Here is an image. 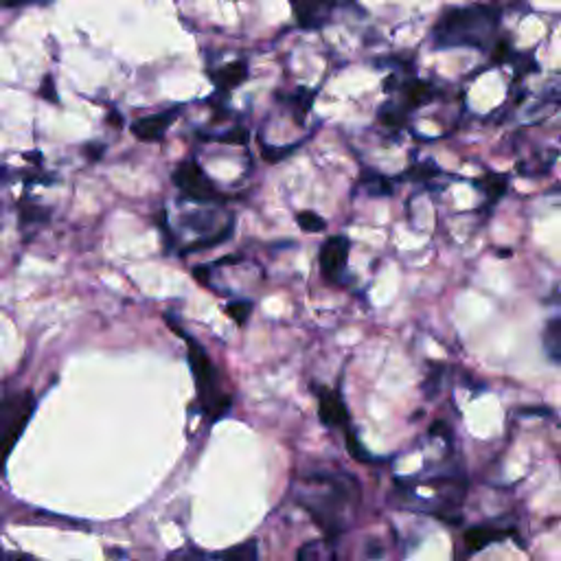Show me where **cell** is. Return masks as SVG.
<instances>
[{
	"label": "cell",
	"instance_id": "cell-9",
	"mask_svg": "<svg viewBox=\"0 0 561 561\" xmlns=\"http://www.w3.org/2000/svg\"><path fill=\"white\" fill-rule=\"evenodd\" d=\"M507 535L509 533L503 531L500 526H487V524H482V526H473L465 533V546L469 553H478V550L487 549L494 542L504 540Z\"/></svg>",
	"mask_w": 561,
	"mask_h": 561
},
{
	"label": "cell",
	"instance_id": "cell-10",
	"mask_svg": "<svg viewBox=\"0 0 561 561\" xmlns=\"http://www.w3.org/2000/svg\"><path fill=\"white\" fill-rule=\"evenodd\" d=\"M173 117H176V114L163 112L150 119H141V121H136L134 126H132V132L142 141H158L160 136H163V132L167 130L169 123L173 121Z\"/></svg>",
	"mask_w": 561,
	"mask_h": 561
},
{
	"label": "cell",
	"instance_id": "cell-1",
	"mask_svg": "<svg viewBox=\"0 0 561 561\" xmlns=\"http://www.w3.org/2000/svg\"><path fill=\"white\" fill-rule=\"evenodd\" d=\"M294 503L305 509L325 537L335 540L347 533L360 513L362 487L349 472H307L294 478Z\"/></svg>",
	"mask_w": 561,
	"mask_h": 561
},
{
	"label": "cell",
	"instance_id": "cell-2",
	"mask_svg": "<svg viewBox=\"0 0 561 561\" xmlns=\"http://www.w3.org/2000/svg\"><path fill=\"white\" fill-rule=\"evenodd\" d=\"M498 7L494 4H469V7H450L441 13L432 29L436 49H485L494 31L500 25Z\"/></svg>",
	"mask_w": 561,
	"mask_h": 561
},
{
	"label": "cell",
	"instance_id": "cell-13",
	"mask_svg": "<svg viewBox=\"0 0 561 561\" xmlns=\"http://www.w3.org/2000/svg\"><path fill=\"white\" fill-rule=\"evenodd\" d=\"M228 561H257L259 559V544L257 540H248L243 544L234 546L227 553Z\"/></svg>",
	"mask_w": 561,
	"mask_h": 561
},
{
	"label": "cell",
	"instance_id": "cell-4",
	"mask_svg": "<svg viewBox=\"0 0 561 561\" xmlns=\"http://www.w3.org/2000/svg\"><path fill=\"white\" fill-rule=\"evenodd\" d=\"M34 412L35 395L31 390L9 395L0 406V473H3L9 454L13 452L20 436L25 434Z\"/></svg>",
	"mask_w": 561,
	"mask_h": 561
},
{
	"label": "cell",
	"instance_id": "cell-7",
	"mask_svg": "<svg viewBox=\"0 0 561 561\" xmlns=\"http://www.w3.org/2000/svg\"><path fill=\"white\" fill-rule=\"evenodd\" d=\"M319 417L327 427L349 426V411L338 390L319 388Z\"/></svg>",
	"mask_w": 561,
	"mask_h": 561
},
{
	"label": "cell",
	"instance_id": "cell-8",
	"mask_svg": "<svg viewBox=\"0 0 561 561\" xmlns=\"http://www.w3.org/2000/svg\"><path fill=\"white\" fill-rule=\"evenodd\" d=\"M176 181L181 182V188L187 193L188 197H196V200L200 202H206L211 200V197H215L213 185H211L209 178L204 176V172L197 169V165H182Z\"/></svg>",
	"mask_w": 561,
	"mask_h": 561
},
{
	"label": "cell",
	"instance_id": "cell-12",
	"mask_svg": "<svg viewBox=\"0 0 561 561\" xmlns=\"http://www.w3.org/2000/svg\"><path fill=\"white\" fill-rule=\"evenodd\" d=\"M544 349L553 362L561 365V319L550 320L544 329Z\"/></svg>",
	"mask_w": 561,
	"mask_h": 561
},
{
	"label": "cell",
	"instance_id": "cell-16",
	"mask_svg": "<svg viewBox=\"0 0 561 561\" xmlns=\"http://www.w3.org/2000/svg\"><path fill=\"white\" fill-rule=\"evenodd\" d=\"M181 561H202V555H196V557H191V553H181ZM172 561H178V559H172Z\"/></svg>",
	"mask_w": 561,
	"mask_h": 561
},
{
	"label": "cell",
	"instance_id": "cell-6",
	"mask_svg": "<svg viewBox=\"0 0 561 561\" xmlns=\"http://www.w3.org/2000/svg\"><path fill=\"white\" fill-rule=\"evenodd\" d=\"M344 3L347 0H292V7L303 29H320L327 22L331 9Z\"/></svg>",
	"mask_w": 561,
	"mask_h": 561
},
{
	"label": "cell",
	"instance_id": "cell-14",
	"mask_svg": "<svg viewBox=\"0 0 561 561\" xmlns=\"http://www.w3.org/2000/svg\"><path fill=\"white\" fill-rule=\"evenodd\" d=\"M298 227L307 233H320L325 231V219L311 213V211H303V213H298Z\"/></svg>",
	"mask_w": 561,
	"mask_h": 561
},
{
	"label": "cell",
	"instance_id": "cell-11",
	"mask_svg": "<svg viewBox=\"0 0 561 561\" xmlns=\"http://www.w3.org/2000/svg\"><path fill=\"white\" fill-rule=\"evenodd\" d=\"M296 561H340V559H338V550H335L334 540L323 537V540H314V542L303 544L296 555Z\"/></svg>",
	"mask_w": 561,
	"mask_h": 561
},
{
	"label": "cell",
	"instance_id": "cell-3",
	"mask_svg": "<svg viewBox=\"0 0 561 561\" xmlns=\"http://www.w3.org/2000/svg\"><path fill=\"white\" fill-rule=\"evenodd\" d=\"M178 334L187 340L188 366H191L193 381H196V393L202 412L209 417L211 423L218 421L231 408V395L224 393L222 384H219V373L215 369L213 360L209 357V353H206V349L202 344H197L193 338H188L185 331H178Z\"/></svg>",
	"mask_w": 561,
	"mask_h": 561
},
{
	"label": "cell",
	"instance_id": "cell-15",
	"mask_svg": "<svg viewBox=\"0 0 561 561\" xmlns=\"http://www.w3.org/2000/svg\"><path fill=\"white\" fill-rule=\"evenodd\" d=\"M250 311H252V303H248V301L231 303V305H228V314H231L239 325L246 323L248 316H250Z\"/></svg>",
	"mask_w": 561,
	"mask_h": 561
},
{
	"label": "cell",
	"instance_id": "cell-5",
	"mask_svg": "<svg viewBox=\"0 0 561 561\" xmlns=\"http://www.w3.org/2000/svg\"><path fill=\"white\" fill-rule=\"evenodd\" d=\"M349 250H351V243L344 234H334L320 248V270L327 279H335L338 274H342V270L347 268L349 261Z\"/></svg>",
	"mask_w": 561,
	"mask_h": 561
}]
</instances>
